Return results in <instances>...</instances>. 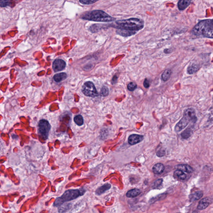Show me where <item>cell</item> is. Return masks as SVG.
Returning a JSON list of instances; mask_svg holds the SVG:
<instances>
[{
	"instance_id": "cell-1",
	"label": "cell",
	"mask_w": 213,
	"mask_h": 213,
	"mask_svg": "<svg viewBox=\"0 0 213 213\" xmlns=\"http://www.w3.org/2000/svg\"><path fill=\"white\" fill-rule=\"evenodd\" d=\"M112 24V27L117 29V33L124 37L135 34L144 27L143 21L137 18H130L116 21Z\"/></svg>"
},
{
	"instance_id": "cell-2",
	"label": "cell",
	"mask_w": 213,
	"mask_h": 213,
	"mask_svg": "<svg viewBox=\"0 0 213 213\" xmlns=\"http://www.w3.org/2000/svg\"><path fill=\"white\" fill-rule=\"evenodd\" d=\"M193 35L213 38V19L200 21L191 31Z\"/></svg>"
},
{
	"instance_id": "cell-3",
	"label": "cell",
	"mask_w": 213,
	"mask_h": 213,
	"mask_svg": "<svg viewBox=\"0 0 213 213\" xmlns=\"http://www.w3.org/2000/svg\"><path fill=\"white\" fill-rule=\"evenodd\" d=\"M86 190L83 188L67 190L61 196L56 199L53 203V206L55 207H60L65 202L76 199L79 196H83Z\"/></svg>"
},
{
	"instance_id": "cell-4",
	"label": "cell",
	"mask_w": 213,
	"mask_h": 213,
	"mask_svg": "<svg viewBox=\"0 0 213 213\" xmlns=\"http://www.w3.org/2000/svg\"><path fill=\"white\" fill-rule=\"evenodd\" d=\"M197 120L195 110L193 108L186 109L184 111L183 117L176 124L174 130L176 133L181 132L190 123H196Z\"/></svg>"
},
{
	"instance_id": "cell-5",
	"label": "cell",
	"mask_w": 213,
	"mask_h": 213,
	"mask_svg": "<svg viewBox=\"0 0 213 213\" xmlns=\"http://www.w3.org/2000/svg\"><path fill=\"white\" fill-rule=\"evenodd\" d=\"M81 18L86 20L100 22H110L115 20L105 11L98 10L87 12L82 16Z\"/></svg>"
},
{
	"instance_id": "cell-6",
	"label": "cell",
	"mask_w": 213,
	"mask_h": 213,
	"mask_svg": "<svg viewBox=\"0 0 213 213\" xmlns=\"http://www.w3.org/2000/svg\"><path fill=\"white\" fill-rule=\"evenodd\" d=\"M51 125L47 120H41L38 125V132L41 137L46 140L48 137L49 132L51 130Z\"/></svg>"
},
{
	"instance_id": "cell-7",
	"label": "cell",
	"mask_w": 213,
	"mask_h": 213,
	"mask_svg": "<svg viewBox=\"0 0 213 213\" xmlns=\"http://www.w3.org/2000/svg\"><path fill=\"white\" fill-rule=\"evenodd\" d=\"M82 91L85 96L94 98L98 96V93L95 86L92 82L87 81L83 86Z\"/></svg>"
},
{
	"instance_id": "cell-8",
	"label": "cell",
	"mask_w": 213,
	"mask_h": 213,
	"mask_svg": "<svg viewBox=\"0 0 213 213\" xmlns=\"http://www.w3.org/2000/svg\"><path fill=\"white\" fill-rule=\"evenodd\" d=\"M66 66V63L62 59L56 60L52 64V69L55 72L63 71Z\"/></svg>"
},
{
	"instance_id": "cell-9",
	"label": "cell",
	"mask_w": 213,
	"mask_h": 213,
	"mask_svg": "<svg viewBox=\"0 0 213 213\" xmlns=\"http://www.w3.org/2000/svg\"><path fill=\"white\" fill-rule=\"evenodd\" d=\"M195 124L192 123L189 127H187L182 133H181V136L182 139L187 140L191 136L193 133V130L195 128Z\"/></svg>"
},
{
	"instance_id": "cell-10",
	"label": "cell",
	"mask_w": 213,
	"mask_h": 213,
	"mask_svg": "<svg viewBox=\"0 0 213 213\" xmlns=\"http://www.w3.org/2000/svg\"><path fill=\"white\" fill-rule=\"evenodd\" d=\"M213 202V199L210 197L204 198L199 202L197 209L199 210H203L207 207L210 203Z\"/></svg>"
},
{
	"instance_id": "cell-11",
	"label": "cell",
	"mask_w": 213,
	"mask_h": 213,
	"mask_svg": "<svg viewBox=\"0 0 213 213\" xmlns=\"http://www.w3.org/2000/svg\"><path fill=\"white\" fill-rule=\"evenodd\" d=\"M143 139V136L133 134L129 137L128 143L130 145H134L141 142Z\"/></svg>"
},
{
	"instance_id": "cell-12",
	"label": "cell",
	"mask_w": 213,
	"mask_h": 213,
	"mask_svg": "<svg viewBox=\"0 0 213 213\" xmlns=\"http://www.w3.org/2000/svg\"><path fill=\"white\" fill-rule=\"evenodd\" d=\"M175 168L176 169L181 170V171L185 172L188 173H192L194 172L192 167L188 165H178L175 166Z\"/></svg>"
},
{
	"instance_id": "cell-13",
	"label": "cell",
	"mask_w": 213,
	"mask_h": 213,
	"mask_svg": "<svg viewBox=\"0 0 213 213\" xmlns=\"http://www.w3.org/2000/svg\"><path fill=\"white\" fill-rule=\"evenodd\" d=\"M165 170V166L161 163H158L154 165L153 167V172L155 174H160L163 172Z\"/></svg>"
},
{
	"instance_id": "cell-14",
	"label": "cell",
	"mask_w": 213,
	"mask_h": 213,
	"mask_svg": "<svg viewBox=\"0 0 213 213\" xmlns=\"http://www.w3.org/2000/svg\"><path fill=\"white\" fill-rule=\"evenodd\" d=\"M203 196V192L201 191H199L193 193L189 195V200L191 202H195L196 200L200 199Z\"/></svg>"
},
{
	"instance_id": "cell-15",
	"label": "cell",
	"mask_w": 213,
	"mask_h": 213,
	"mask_svg": "<svg viewBox=\"0 0 213 213\" xmlns=\"http://www.w3.org/2000/svg\"><path fill=\"white\" fill-rule=\"evenodd\" d=\"M174 176L175 179H177L180 181H184L187 178V175L184 173V172L181 170L176 169L174 172Z\"/></svg>"
},
{
	"instance_id": "cell-16",
	"label": "cell",
	"mask_w": 213,
	"mask_h": 213,
	"mask_svg": "<svg viewBox=\"0 0 213 213\" xmlns=\"http://www.w3.org/2000/svg\"><path fill=\"white\" fill-rule=\"evenodd\" d=\"M111 187V185L109 184H106L98 188L95 191V194L98 195H101L106 191L110 189Z\"/></svg>"
},
{
	"instance_id": "cell-17",
	"label": "cell",
	"mask_w": 213,
	"mask_h": 213,
	"mask_svg": "<svg viewBox=\"0 0 213 213\" xmlns=\"http://www.w3.org/2000/svg\"><path fill=\"white\" fill-rule=\"evenodd\" d=\"M190 1L188 0H180L178 2V7L180 10H184L190 4Z\"/></svg>"
},
{
	"instance_id": "cell-18",
	"label": "cell",
	"mask_w": 213,
	"mask_h": 213,
	"mask_svg": "<svg viewBox=\"0 0 213 213\" xmlns=\"http://www.w3.org/2000/svg\"><path fill=\"white\" fill-rule=\"evenodd\" d=\"M141 191L140 189H134L129 191L126 194V196L129 198H134L140 195Z\"/></svg>"
},
{
	"instance_id": "cell-19",
	"label": "cell",
	"mask_w": 213,
	"mask_h": 213,
	"mask_svg": "<svg viewBox=\"0 0 213 213\" xmlns=\"http://www.w3.org/2000/svg\"><path fill=\"white\" fill-rule=\"evenodd\" d=\"M200 67L196 64H192L187 68V72L190 75L196 73L199 69Z\"/></svg>"
},
{
	"instance_id": "cell-20",
	"label": "cell",
	"mask_w": 213,
	"mask_h": 213,
	"mask_svg": "<svg viewBox=\"0 0 213 213\" xmlns=\"http://www.w3.org/2000/svg\"><path fill=\"white\" fill-rule=\"evenodd\" d=\"M67 75L64 72L56 74L53 77L54 80L57 83L60 82L64 80L67 78Z\"/></svg>"
},
{
	"instance_id": "cell-21",
	"label": "cell",
	"mask_w": 213,
	"mask_h": 213,
	"mask_svg": "<svg viewBox=\"0 0 213 213\" xmlns=\"http://www.w3.org/2000/svg\"><path fill=\"white\" fill-rule=\"evenodd\" d=\"M171 74L172 71L171 70H166L161 75V79L164 81H167L170 78Z\"/></svg>"
},
{
	"instance_id": "cell-22",
	"label": "cell",
	"mask_w": 213,
	"mask_h": 213,
	"mask_svg": "<svg viewBox=\"0 0 213 213\" xmlns=\"http://www.w3.org/2000/svg\"><path fill=\"white\" fill-rule=\"evenodd\" d=\"M75 122L78 126H82L84 124V120L82 116L78 115L76 116L74 118Z\"/></svg>"
},
{
	"instance_id": "cell-23",
	"label": "cell",
	"mask_w": 213,
	"mask_h": 213,
	"mask_svg": "<svg viewBox=\"0 0 213 213\" xmlns=\"http://www.w3.org/2000/svg\"><path fill=\"white\" fill-rule=\"evenodd\" d=\"M109 89L108 87L106 86H103L102 88L100 91V95L103 97L107 96L109 95Z\"/></svg>"
},
{
	"instance_id": "cell-24",
	"label": "cell",
	"mask_w": 213,
	"mask_h": 213,
	"mask_svg": "<svg viewBox=\"0 0 213 213\" xmlns=\"http://www.w3.org/2000/svg\"><path fill=\"white\" fill-rule=\"evenodd\" d=\"M137 84L134 82H130L127 85V89L130 91H133L137 88Z\"/></svg>"
},
{
	"instance_id": "cell-25",
	"label": "cell",
	"mask_w": 213,
	"mask_h": 213,
	"mask_svg": "<svg viewBox=\"0 0 213 213\" xmlns=\"http://www.w3.org/2000/svg\"><path fill=\"white\" fill-rule=\"evenodd\" d=\"M98 2V1H88V0H87V1L85 0H85H81V1H79V2H80L81 3L84 5L92 4H93L94 3H95V2Z\"/></svg>"
},
{
	"instance_id": "cell-26",
	"label": "cell",
	"mask_w": 213,
	"mask_h": 213,
	"mask_svg": "<svg viewBox=\"0 0 213 213\" xmlns=\"http://www.w3.org/2000/svg\"><path fill=\"white\" fill-rule=\"evenodd\" d=\"M163 182V180L162 179H159L157 180L156 181L154 182V187L155 188H157L160 187V186L162 184Z\"/></svg>"
},
{
	"instance_id": "cell-27",
	"label": "cell",
	"mask_w": 213,
	"mask_h": 213,
	"mask_svg": "<svg viewBox=\"0 0 213 213\" xmlns=\"http://www.w3.org/2000/svg\"><path fill=\"white\" fill-rule=\"evenodd\" d=\"M10 2L8 1H2L0 2V6L1 7H5L6 6H9Z\"/></svg>"
},
{
	"instance_id": "cell-28",
	"label": "cell",
	"mask_w": 213,
	"mask_h": 213,
	"mask_svg": "<svg viewBox=\"0 0 213 213\" xmlns=\"http://www.w3.org/2000/svg\"><path fill=\"white\" fill-rule=\"evenodd\" d=\"M143 85L144 87L146 88H148L149 87V81L147 79H145L144 80Z\"/></svg>"
},
{
	"instance_id": "cell-29",
	"label": "cell",
	"mask_w": 213,
	"mask_h": 213,
	"mask_svg": "<svg viewBox=\"0 0 213 213\" xmlns=\"http://www.w3.org/2000/svg\"><path fill=\"white\" fill-rule=\"evenodd\" d=\"M165 152L164 150H160L157 152V155L159 157H161L164 156L165 155Z\"/></svg>"
},
{
	"instance_id": "cell-30",
	"label": "cell",
	"mask_w": 213,
	"mask_h": 213,
	"mask_svg": "<svg viewBox=\"0 0 213 213\" xmlns=\"http://www.w3.org/2000/svg\"><path fill=\"white\" fill-rule=\"evenodd\" d=\"M118 77L115 75V76H114L113 77V78H112V84H115V83L117 82V80H118Z\"/></svg>"
},
{
	"instance_id": "cell-31",
	"label": "cell",
	"mask_w": 213,
	"mask_h": 213,
	"mask_svg": "<svg viewBox=\"0 0 213 213\" xmlns=\"http://www.w3.org/2000/svg\"></svg>"
},
{
	"instance_id": "cell-32",
	"label": "cell",
	"mask_w": 213,
	"mask_h": 213,
	"mask_svg": "<svg viewBox=\"0 0 213 213\" xmlns=\"http://www.w3.org/2000/svg\"></svg>"
}]
</instances>
